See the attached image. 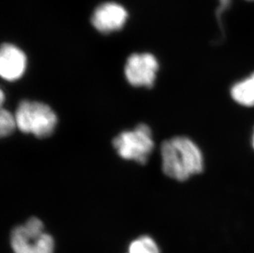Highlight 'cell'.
I'll list each match as a JSON object with an SVG mask.
<instances>
[{
  "label": "cell",
  "instance_id": "cell-2",
  "mask_svg": "<svg viewBox=\"0 0 254 253\" xmlns=\"http://www.w3.org/2000/svg\"><path fill=\"white\" fill-rule=\"evenodd\" d=\"M17 128L38 138H46L53 134L58 118L51 107L39 101H22L15 112Z\"/></svg>",
  "mask_w": 254,
  "mask_h": 253
},
{
  "label": "cell",
  "instance_id": "cell-8",
  "mask_svg": "<svg viewBox=\"0 0 254 253\" xmlns=\"http://www.w3.org/2000/svg\"><path fill=\"white\" fill-rule=\"evenodd\" d=\"M38 239L29 237L23 225H20L14 228L11 234V246L14 253H36V244Z\"/></svg>",
  "mask_w": 254,
  "mask_h": 253
},
{
  "label": "cell",
  "instance_id": "cell-6",
  "mask_svg": "<svg viewBox=\"0 0 254 253\" xmlns=\"http://www.w3.org/2000/svg\"><path fill=\"white\" fill-rule=\"evenodd\" d=\"M27 57L17 46L4 44L0 51V74L7 81H13L24 74Z\"/></svg>",
  "mask_w": 254,
  "mask_h": 253
},
{
  "label": "cell",
  "instance_id": "cell-4",
  "mask_svg": "<svg viewBox=\"0 0 254 253\" xmlns=\"http://www.w3.org/2000/svg\"><path fill=\"white\" fill-rule=\"evenodd\" d=\"M158 70V61L154 55L148 53H137L132 54L127 59L125 73L130 85L151 88L156 81Z\"/></svg>",
  "mask_w": 254,
  "mask_h": 253
},
{
  "label": "cell",
  "instance_id": "cell-11",
  "mask_svg": "<svg viewBox=\"0 0 254 253\" xmlns=\"http://www.w3.org/2000/svg\"><path fill=\"white\" fill-rule=\"evenodd\" d=\"M55 243L50 234H45L40 237L36 244V253H53Z\"/></svg>",
  "mask_w": 254,
  "mask_h": 253
},
{
  "label": "cell",
  "instance_id": "cell-12",
  "mask_svg": "<svg viewBox=\"0 0 254 253\" xmlns=\"http://www.w3.org/2000/svg\"><path fill=\"white\" fill-rule=\"evenodd\" d=\"M252 144H253V147H254V134H253Z\"/></svg>",
  "mask_w": 254,
  "mask_h": 253
},
{
  "label": "cell",
  "instance_id": "cell-3",
  "mask_svg": "<svg viewBox=\"0 0 254 253\" xmlns=\"http://www.w3.org/2000/svg\"><path fill=\"white\" fill-rule=\"evenodd\" d=\"M114 148L124 160L145 165L153 151L154 141L150 126L137 125L132 131H125L114 138Z\"/></svg>",
  "mask_w": 254,
  "mask_h": 253
},
{
  "label": "cell",
  "instance_id": "cell-5",
  "mask_svg": "<svg viewBox=\"0 0 254 253\" xmlns=\"http://www.w3.org/2000/svg\"><path fill=\"white\" fill-rule=\"evenodd\" d=\"M127 18V11L123 6L116 2H106L94 11L91 23L101 33H111L123 28Z\"/></svg>",
  "mask_w": 254,
  "mask_h": 253
},
{
  "label": "cell",
  "instance_id": "cell-10",
  "mask_svg": "<svg viewBox=\"0 0 254 253\" xmlns=\"http://www.w3.org/2000/svg\"><path fill=\"white\" fill-rule=\"evenodd\" d=\"M17 128L15 115L8 110L2 109L0 113V134L2 137L9 136Z\"/></svg>",
  "mask_w": 254,
  "mask_h": 253
},
{
  "label": "cell",
  "instance_id": "cell-1",
  "mask_svg": "<svg viewBox=\"0 0 254 253\" xmlns=\"http://www.w3.org/2000/svg\"><path fill=\"white\" fill-rule=\"evenodd\" d=\"M161 155L164 174L177 181H186L203 170L201 150L186 136H175L163 141Z\"/></svg>",
  "mask_w": 254,
  "mask_h": 253
},
{
  "label": "cell",
  "instance_id": "cell-7",
  "mask_svg": "<svg viewBox=\"0 0 254 253\" xmlns=\"http://www.w3.org/2000/svg\"><path fill=\"white\" fill-rule=\"evenodd\" d=\"M231 97L239 105L245 107L254 106V73L238 82L231 88Z\"/></svg>",
  "mask_w": 254,
  "mask_h": 253
},
{
  "label": "cell",
  "instance_id": "cell-9",
  "mask_svg": "<svg viewBox=\"0 0 254 253\" xmlns=\"http://www.w3.org/2000/svg\"><path fill=\"white\" fill-rule=\"evenodd\" d=\"M128 253H160V250L153 239L142 236L130 244Z\"/></svg>",
  "mask_w": 254,
  "mask_h": 253
}]
</instances>
